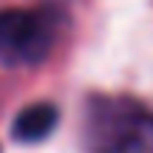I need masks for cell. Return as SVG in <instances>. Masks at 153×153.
Returning a JSON list of instances; mask_svg holds the SVG:
<instances>
[{
	"mask_svg": "<svg viewBox=\"0 0 153 153\" xmlns=\"http://www.w3.org/2000/svg\"><path fill=\"white\" fill-rule=\"evenodd\" d=\"M82 148L85 153H153V108L133 97H88Z\"/></svg>",
	"mask_w": 153,
	"mask_h": 153,
	"instance_id": "6da1fadb",
	"label": "cell"
},
{
	"mask_svg": "<svg viewBox=\"0 0 153 153\" xmlns=\"http://www.w3.org/2000/svg\"><path fill=\"white\" fill-rule=\"evenodd\" d=\"M65 31V14L54 6L0 11V62L37 65L54 51Z\"/></svg>",
	"mask_w": 153,
	"mask_h": 153,
	"instance_id": "7a4b0ae2",
	"label": "cell"
},
{
	"mask_svg": "<svg viewBox=\"0 0 153 153\" xmlns=\"http://www.w3.org/2000/svg\"><path fill=\"white\" fill-rule=\"evenodd\" d=\"M57 119H60V111L51 102H34L17 114L11 133H14L17 142H43L57 128Z\"/></svg>",
	"mask_w": 153,
	"mask_h": 153,
	"instance_id": "3957f363",
	"label": "cell"
}]
</instances>
